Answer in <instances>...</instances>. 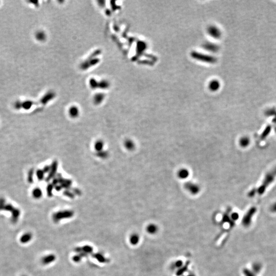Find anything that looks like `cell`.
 I'll return each mask as SVG.
<instances>
[{
    "label": "cell",
    "mask_w": 276,
    "mask_h": 276,
    "mask_svg": "<svg viewBox=\"0 0 276 276\" xmlns=\"http://www.w3.org/2000/svg\"><path fill=\"white\" fill-rule=\"evenodd\" d=\"M276 177V167H275L266 174L261 185L257 189L258 193L260 195L264 193L267 188L274 182Z\"/></svg>",
    "instance_id": "cell-1"
},
{
    "label": "cell",
    "mask_w": 276,
    "mask_h": 276,
    "mask_svg": "<svg viewBox=\"0 0 276 276\" xmlns=\"http://www.w3.org/2000/svg\"><path fill=\"white\" fill-rule=\"evenodd\" d=\"M74 212L70 210L56 212L53 215V221L55 223H58L63 219L71 218L74 216Z\"/></svg>",
    "instance_id": "cell-2"
},
{
    "label": "cell",
    "mask_w": 276,
    "mask_h": 276,
    "mask_svg": "<svg viewBox=\"0 0 276 276\" xmlns=\"http://www.w3.org/2000/svg\"><path fill=\"white\" fill-rule=\"evenodd\" d=\"M257 211V209L255 207H252L249 210L248 212H246L244 216L243 217L242 224L243 226L245 227H248L251 225L253 216L254 215Z\"/></svg>",
    "instance_id": "cell-3"
},
{
    "label": "cell",
    "mask_w": 276,
    "mask_h": 276,
    "mask_svg": "<svg viewBox=\"0 0 276 276\" xmlns=\"http://www.w3.org/2000/svg\"><path fill=\"white\" fill-rule=\"evenodd\" d=\"M75 251L84 257L93 252V248L89 245H85L81 247H77L75 249Z\"/></svg>",
    "instance_id": "cell-4"
},
{
    "label": "cell",
    "mask_w": 276,
    "mask_h": 276,
    "mask_svg": "<svg viewBox=\"0 0 276 276\" xmlns=\"http://www.w3.org/2000/svg\"><path fill=\"white\" fill-rule=\"evenodd\" d=\"M185 188L189 192L192 194H196L199 193L200 191V187L196 183L188 182L186 183L185 185Z\"/></svg>",
    "instance_id": "cell-5"
},
{
    "label": "cell",
    "mask_w": 276,
    "mask_h": 276,
    "mask_svg": "<svg viewBox=\"0 0 276 276\" xmlns=\"http://www.w3.org/2000/svg\"><path fill=\"white\" fill-rule=\"evenodd\" d=\"M56 259V256L53 254L47 255L42 257V263L44 265H48L54 262Z\"/></svg>",
    "instance_id": "cell-6"
},
{
    "label": "cell",
    "mask_w": 276,
    "mask_h": 276,
    "mask_svg": "<svg viewBox=\"0 0 276 276\" xmlns=\"http://www.w3.org/2000/svg\"><path fill=\"white\" fill-rule=\"evenodd\" d=\"M140 236L137 233H133L130 235L129 242L132 246H136L140 242Z\"/></svg>",
    "instance_id": "cell-7"
},
{
    "label": "cell",
    "mask_w": 276,
    "mask_h": 276,
    "mask_svg": "<svg viewBox=\"0 0 276 276\" xmlns=\"http://www.w3.org/2000/svg\"><path fill=\"white\" fill-rule=\"evenodd\" d=\"M146 231L148 234L153 235L157 233V232L158 231V227L155 224H149L146 227Z\"/></svg>",
    "instance_id": "cell-8"
},
{
    "label": "cell",
    "mask_w": 276,
    "mask_h": 276,
    "mask_svg": "<svg viewBox=\"0 0 276 276\" xmlns=\"http://www.w3.org/2000/svg\"><path fill=\"white\" fill-rule=\"evenodd\" d=\"M93 257L94 258L96 259L98 262H99L100 263H105L108 262V258H106L102 254L99 253V252L94 254Z\"/></svg>",
    "instance_id": "cell-9"
},
{
    "label": "cell",
    "mask_w": 276,
    "mask_h": 276,
    "mask_svg": "<svg viewBox=\"0 0 276 276\" xmlns=\"http://www.w3.org/2000/svg\"><path fill=\"white\" fill-rule=\"evenodd\" d=\"M239 145L243 148L248 147L250 144V139L248 136H243L240 138L239 141Z\"/></svg>",
    "instance_id": "cell-10"
},
{
    "label": "cell",
    "mask_w": 276,
    "mask_h": 276,
    "mask_svg": "<svg viewBox=\"0 0 276 276\" xmlns=\"http://www.w3.org/2000/svg\"><path fill=\"white\" fill-rule=\"evenodd\" d=\"M32 238V235L30 233H26L24 234L20 238V242L23 243H28Z\"/></svg>",
    "instance_id": "cell-11"
},
{
    "label": "cell",
    "mask_w": 276,
    "mask_h": 276,
    "mask_svg": "<svg viewBox=\"0 0 276 276\" xmlns=\"http://www.w3.org/2000/svg\"><path fill=\"white\" fill-rule=\"evenodd\" d=\"M189 175V172L185 168L180 169L177 172V176L181 179H185Z\"/></svg>",
    "instance_id": "cell-12"
},
{
    "label": "cell",
    "mask_w": 276,
    "mask_h": 276,
    "mask_svg": "<svg viewBox=\"0 0 276 276\" xmlns=\"http://www.w3.org/2000/svg\"><path fill=\"white\" fill-rule=\"evenodd\" d=\"M124 145L127 150H133L135 149V144L133 141L130 139H127L124 143Z\"/></svg>",
    "instance_id": "cell-13"
},
{
    "label": "cell",
    "mask_w": 276,
    "mask_h": 276,
    "mask_svg": "<svg viewBox=\"0 0 276 276\" xmlns=\"http://www.w3.org/2000/svg\"><path fill=\"white\" fill-rule=\"evenodd\" d=\"M271 125H268L266 126L260 135V139L261 140H264L265 138H267L269 133H271Z\"/></svg>",
    "instance_id": "cell-14"
},
{
    "label": "cell",
    "mask_w": 276,
    "mask_h": 276,
    "mask_svg": "<svg viewBox=\"0 0 276 276\" xmlns=\"http://www.w3.org/2000/svg\"><path fill=\"white\" fill-rule=\"evenodd\" d=\"M252 271L256 274H258L260 273V271H261V269H262V265H261V263H260L255 262L252 264Z\"/></svg>",
    "instance_id": "cell-15"
},
{
    "label": "cell",
    "mask_w": 276,
    "mask_h": 276,
    "mask_svg": "<svg viewBox=\"0 0 276 276\" xmlns=\"http://www.w3.org/2000/svg\"><path fill=\"white\" fill-rule=\"evenodd\" d=\"M265 115L268 117H274V118H273V122L274 123H276V110L274 109L268 110L265 113Z\"/></svg>",
    "instance_id": "cell-16"
},
{
    "label": "cell",
    "mask_w": 276,
    "mask_h": 276,
    "mask_svg": "<svg viewBox=\"0 0 276 276\" xmlns=\"http://www.w3.org/2000/svg\"><path fill=\"white\" fill-rule=\"evenodd\" d=\"M103 147H104V143H103V142L100 141V140H99V141L96 142L95 144V148L96 150L97 151V152L102 151Z\"/></svg>",
    "instance_id": "cell-17"
},
{
    "label": "cell",
    "mask_w": 276,
    "mask_h": 276,
    "mask_svg": "<svg viewBox=\"0 0 276 276\" xmlns=\"http://www.w3.org/2000/svg\"><path fill=\"white\" fill-rule=\"evenodd\" d=\"M243 273L244 276H256V274L252 270L246 268L243 269Z\"/></svg>",
    "instance_id": "cell-18"
},
{
    "label": "cell",
    "mask_w": 276,
    "mask_h": 276,
    "mask_svg": "<svg viewBox=\"0 0 276 276\" xmlns=\"http://www.w3.org/2000/svg\"><path fill=\"white\" fill-rule=\"evenodd\" d=\"M83 257L80 254H78L75 255V256L73 257V261H74V262L77 263L80 262L82 259H83Z\"/></svg>",
    "instance_id": "cell-19"
},
{
    "label": "cell",
    "mask_w": 276,
    "mask_h": 276,
    "mask_svg": "<svg viewBox=\"0 0 276 276\" xmlns=\"http://www.w3.org/2000/svg\"><path fill=\"white\" fill-rule=\"evenodd\" d=\"M231 217L233 221H235L238 220V218H239V214H238V213H236V212H234V213H233L231 215Z\"/></svg>",
    "instance_id": "cell-20"
},
{
    "label": "cell",
    "mask_w": 276,
    "mask_h": 276,
    "mask_svg": "<svg viewBox=\"0 0 276 276\" xmlns=\"http://www.w3.org/2000/svg\"><path fill=\"white\" fill-rule=\"evenodd\" d=\"M34 196L36 197V198H39L41 197V195H42V191H41V190H39V189H37L36 191H34V192L33 193Z\"/></svg>",
    "instance_id": "cell-21"
},
{
    "label": "cell",
    "mask_w": 276,
    "mask_h": 276,
    "mask_svg": "<svg viewBox=\"0 0 276 276\" xmlns=\"http://www.w3.org/2000/svg\"><path fill=\"white\" fill-rule=\"evenodd\" d=\"M256 193H257V189H253L249 193V197H253V196H254Z\"/></svg>",
    "instance_id": "cell-22"
},
{
    "label": "cell",
    "mask_w": 276,
    "mask_h": 276,
    "mask_svg": "<svg viewBox=\"0 0 276 276\" xmlns=\"http://www.w3.org/2000/svg\"><path fill=\"white\" fill-rule=\"evenodd\" d=\"M182 265H183V261H181V260L177 261L175 263V264H174L175 267H176V268H180L182 266Z\"/></svg>",
    "instance_id": "cell-23"
},
{
    "label": "cell",
    "mask_w": 276,
    "mask_h": 276,
    "mask_svg": "<svg viewBox=\"0 0 276 276\" xmlns=\"http://www.w3.org/2000/svg\"><path fill=\"white\" fill-rule=\"evenodd\" d=\"M270 209H271V212H274V213H276V202L274 203L271 205Z\"/></svg>",
    "instance_id": "cell-24"
},
{
    "label": "cell",
    "mask_w": 276,
    "mask_h": 276,
    "mask_svg": "<svg viewBox=\"0 0 276 276\" xmlns=\"http://www.w3.org/2000/svg\"><path fill=\"white\" fill-rule=\"evenodd\" d=\"M274 130H275V132H276V128H275V129H274Z\"/></svg>",
    "instance_id": "cell-25"
},
{
    "label": "cell",
    "mask_w": 276,
    "mask_h": 276,
    "mask_svg": "<svg viewBox=\"0 0 276 276\" xmlns=\"http://www.w3.org/2000/svg\"><path fill=\"white\" fill-rule=\"evenodd\" d=\"M194 276L193 275H190V276Z\"/></svg>",
    "instance_id": "cell-26"
},
{
    "label": "cell",
    "mask_w": 276,
    "mask_h": 276,
    "mask_svg": "<svg viewBox=\"0 0 276 276\" xmlns=\"http://www.w3.org/2000/svg\"></svg>",
    "instance_id": "cell-27"
}]
</instances>
